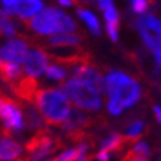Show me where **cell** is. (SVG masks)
<instances>
[{
	"mask_svg": "<svg viewBox=\"0 0 161 161\" xmlns=\"http://www.w3.org/2000/svg\"><path fill=\"white\" fill-rule=\"evenodd\" d=\"M22 111L25 112V123H24V127H27L28 130H36L39 132L42 130L44 126V121H43V117L40 114L39 109H36L34 107H30V105H25L22 108Z\"/></svg>",
	"mask_w": 161,
	"mask_h": 161,
	"instance_id": "14",
	"label": "cell"
},
{
	"mask_svg": "<svg viewBox=\"0 0 161 161\" xmlns=\"http://www.w3.org/2000/svg\"><path fill=\"white\" fill-rule=\"evenodd\" d=\"M107 33L112 42L118 40V22H107Z\"/></svg>",
	"mask_w": 161,
	"mask_h": 161,
	"instance_id": "24",
	"label": "cell"
},
{
	"mask_svg": "<svg viewBox=\"0 0 161 161\" xmlns=\"http://www.w3.org/2000/svg\"><path fill=\"white\" fill-rule=\"evenodd\" d=\"M133 154H137V155H143V157H148L151 155V151H149V147L147 145V142H137L135 148L132 149Z\"/></svg>",
	"mask_w": 161,
	"mask_h": 161,
	"instance_id": "21",
	"label": "cell"
},
{
	"mask_svg": "<svg viewBox=\"0 0 161 161\" xmlns=\"http://www.w3.org/2000/svg\"><path fill=\"white\" fill-rule=\"evenodd\" d=\"M143 129H145V124H143L142 121L133 123L132 126L127 129V137H130V139H133V141H137L139 136L142 135V132H143Z\"/></svg>",
	"mask_w": 161,
	"mask_h": 161,
	"instance_id": "19",
	"label": "cell"
},
{
	"mask_svg": "<svg viewBox=\"0 0 161 161\" xmlns=\"http://www.w3.org/2000/svg\"><path fill=\"white\" fill-rule=\"evenodd\" d=\"M78 157H80V154H78L77 148H74V149H68V151H65L64 154H61L56 158V161H75Z\"/></svg>",
	"mask_w": 161,
	"mask_h": 161,
	"instance_id": "20",
	"label": "cell"
},
{
	"mask_svg": "<svg viewBox=\"0 0 161 161\" xmlns=\"http://www.w3.org/2000/svg\"><path fill=\"white\" fill-rule=\"evenodd\" d=\"M158 121L161 123V114H160V115H158Z\"/></svg>",
	"mask_w": 161,
	"mask_h": 161,
	"instance_id": "35",
	"label": "cell"
},
{
	"mask_svg": "<svg viewBox=\"0 0 161 161\" xmlns=\"http://www.w3.org/2000/svg\"><path fill=\"white\" fill-rule=\"evenodd\" d=\"M27 53H28V44L22 39H12L3 46H0V59L5 61L21 64L24 62Z\"/></svg>",
	"mask_w": 161,
	"mask_h": 161,
	"instance_id": "7",
	"label": "cell"
},
{
	"mask_svg": "<svg viewBox=\"0 0 161 161\" xmlns=\"http://www.w3.org/2000/svg\"><path fill=\"white\" fill-rule=\"evenodd\" d=\"M87 123H89L87 115L80 111L78 108H74V109L69 111L68 117L64 120L61 127H62L65 132H68L69 136L73 137V139H80L81 137L80 130H83L84 127L87 126Z\"/></svg>",
	"mask_w": 161,
	"mask_h": 161,
	"instance_id": "9",
	"label": "cell"
},
{
	"mask_svg": "<svg viewBox=\"0 0 161 161\" xmlns=\"http://www.w3.org/2000/svg\"><path fill=\"white\" fill-rule=\"evenodd\" d=\"M34 103L43 120L50 126H61L71 111L69 98L61 89H39L36 92Z\"/></svg>",
	"mask_w": 161,
	"mask_h": 161,
	"instance_id": "1",
	"label": "cell"
},
{
	"mask_svg": "<svg viewBox=\"0 0 161 161\" xmlns=\"http://www.w3.org/2000/svg\"><path fill=\"white\" fill-rule=\"evenodd\" d=\"M0 118L5 123L6 130L10 133H18L24 130V111L9 96L0 95Z\"/></svg>",
	"mask_w": 161,
	"mask_h": 161,
	"instance_id": "6",
	"label": "cell"
},
{
	"mask_svg": "<svg viewBox=\"0 0 161 161\" xmlns=\"http://www.w3.org/2000/svg\"><path fill=\"white\" fill-rule=\"evenodd\" d=\"M96 158H98L99 161H109V154H108V151L102 149V151H101L98 155H96Z\"/></svg>",
	"mask_w": 161,
	"mask_h": 161,
	"instance_id": "28",
	"label": "cell"
},
{
	"mask_svg": "<svg viewBox=\"0 0 161 161\" xmlns=\"http://www.w3.org/2000/svg\"><path fill=\"white\" fill-rule=\"evenodd\" d=\"M132 9L139 15L145 14L148 9V0H132Z\"/></svg>",
	"mask_w": 161,
	"mask_h": 161,
	"instance_id": "22",
	"label": "cell"
},
{
	"mask_svg": "<svg viewBox=\"0 0 161 161\" xmlns=\"http://www.w3.org/2000/svg\"><path fill=\"white\" fill-rule=\"evenodd\" d=\"M77 14H78V16H80V18H81V19L87 24V27L90 28V31H92L93 34H95V36L101 34V25H99V21H98V18H96V16L90 12V10L78 9Z\"/></svg>",
	"mask_w": 161,
	"mask_h": 161,
	"instance_id": "16",
	"label": "cell"
},
{
	"mask_svg": "<svg viewBox=\"0 0 161 161\" xmlns=\"http://www.w3.org/2000/svg\"><path fill=\"white\" fill-rule=\"evenodd\" d=\"M103 18L107 22H118V12L115 10L114 6H111V8L103 10Z\"/></svg>",
	"mask_w": 161,
	"mask_h": 161,
	"instance_id": "23",
	"label": "cell"
},
{
	"mask_svg": "<svg viewBox=\"0 0 161 161\" xmlns=\"http://www.w3.org/2000/svg\"><path fill=\"white\" fill-rule=\"evenodd\" d=\"M62 90L78 108L89 109V111H98L102 102H101V95L99 90L93 84H90L86 80L73 77L67 80L61 86Z\"/></svg>",
	"mask_w": 161,
	"mask_h": 161,
	"instance_id": "4",
	"label": "cell"
},
{
	"mask_svg": "<svg viewBox=\"0 0 161 161\" xmlns=\"http://www.w3.org/2000/svg\"><path fill=\"white\" fill-rule=\"evenodd\" d=\"M154 111H155L157 117H158V115H160V114H161V109H160V107H155V108H154Z\"/></svg>",
	"mask_w": 161,
	"mask_h": 161,
	"instance_id": "32",
	"label": "cell"
},
{
	"mask_svg": "<svg viewBox=\"0 0 161 161\" xmlns=\"http://www.w3.org/2000/svg\"><path fill=\"white\" fill-rule=\"evenodd\" d=\"M80 43V37L73 33H56L49 39L50 46L56 47H65V46H75Z\"/></svg>",
	"mask_w": 161,
	"mask_h": 161,
	"instance_id": "15",
	"label": "cell"
},
{
	"mask_svg": "<svg viewBox=\"0 0 161 161\" xmlns=\"http://www.w3.org/2000/svg\"><path fill=\"white\" fill-rule=\"evenodd\" d=\"M95 2L98 3L99 9H102V10H105V9H108V8L114 6V2H112V0H95Z\"/></svg>",
	"mask_w": 161,
	"mask_h": 161,
	"instance_id": "27",
	"label": "cell"
},
{
	"mask_svg": "<svg viewBox=\"0 0 161 161\" xmlns=\"http://www.w3.org/2000/svg\"><path fill=\"white\" fill-rule=\"evenodd\" d=\"M47 64H49V56L43 50H30L24 59L25 73L31 77H40L43 73H46V68L49 67Z\"/></svg>",
	"mask_w": 161,
	"mask_h": 161,
	"instance_id": "8",
	"label": "cell"
},
{
	"mask_svg": "<svg viewBox=\"0 0 161 161\" xmlns=\"http://www.w3.org/2000/svg\"><path fill=\"white\" fill-rule=\"evenodd\" d=\"M61 6H71L73 5V0H56Z\"/></svg>",
	"mask_w": 161,
	"mask_h": 161,
	"instance_id": "30",
	"label": "cell"
},
{
	"mask_svg": "<svg viewBox=\"0 0 161 161\" xmlns=\"http://www.w3.org/2000/svg\"><path fill=\"white\" fill-rule=\"evenodd\" d=\"M59 145L61 143L58 141H55L44 129H42L27 142V145H25L27 160L25 161H42L50 152L58 149Z\"/></svg>",
	"mask_w": 161,
	"mask_h": 161,
	"instance_id": "5",
	"label": "cell"
},
{
	"mask_svg": "<svg viewBox=\"0 0 161 161\" xmlns=\"http://www.w3.org/2000/svg\"><path fill=\"white\" fill-rule=\"evenodd\" d=\"M108 111L111 112L112 115H120V114H121V111H123V107L117 102V101L109 99V101H108Z\"/></svg>",
	"mask_w": 161,
	"mask_h": 161,
	"instance_id": "25",
	"label": "cell"
},
{
	"mask_svg": "<svg viewBox=\"0 0 161 161\" xmlns=\"http://www.w3.org/2000/svg\"><path fill=\"white\" fill-rule=\"evenodd\" d=\"M124 161H148L143 155H137V154H133L132 151L127 154V157L124 158Z\"/></svg>",
	"mask_w": 161,
	"mask_h": 161,
	"instance_id": "26",
	"label": "cell"
},
{
	"mask_svg": "<svg viewBox=\"0 0 161 161\" xmlns=\"http://www.w3.org/2000/svg\"><path fill=\"white\" fill-rule=\"evenodd\" d=\"M46 75H47V78H52V80H64L67 75V69L62 65L55 64V65H50L46 68Z\"/></svg>",
	"mask_w": 161,
	"mask_h": 161,
	"instance_id": "18",
	"label": "cell"
},
{
	"mask_svg": "<svg viewBox=\"0 0 161 161\" xmlns=\"http://www.w3.org/2000/svg\"><path fill=\"white\" fill-rule=\"evenodd\" d=\"M21 77H22V69H21L19 64L0 59V80L3 83L12 86Z\"/></svg>",
	"mask_w": 161,
	"mask_h": 161,
	"instance_id": "13",
	"label": "cell"
},
{
	"mask_svg": "<svg viewBox=\"0 0 161 161\" xmlns=\"http://www.w3.org/2000/svg\"><path fill=\"white\" fill-rule=\"evenodd\" d=\"M152 53H154V56H155V61H157V64H158V67L161 68V47L154 49L152 50Z\"/></svg>",
	"mask_w": 161,
	"mask_h": 161,
	"instance_id": "29",
	"label": "cell"
},
{
	"mask_svg": "<svg viewBox=\"0 0 161 161\" xmlns=\"http://www.w3.org/2000/svg\"><path fill=\"white\" fill-rule=\"evenodd\" d=\"M160 161H161V157H160Z\"/></svg>",
	"mask_w": 161,
	"mask_h": 161,
	"instance_id": "37",
	"label": "cell"
},
{
	"mask_svg": "<svg viewBox=\"0 0 161 161\" xmlns=\"http://www.w3.org/2000/svg\"><path fill=\"white\" fill-rule=\"evenodd\" d=\"M105 90L109 99L117 101L123 108H130L141 98V86L123 73H109L105 78Z\"/></svg>",
	"mask_w": 161,
	"mask_h": 161,
	"instance_id": "3",
	"label": "cell"
},
{
	"mask_svg": "<svg viewBox=\"0 0 161 161\" xmlns=\"http://www.w3.org/2000/svg\"><path fill=\"white\" fill-rule=\"evenodd\" d=\"M0 130H2V129H0Z\"/></svg>",
	"mask_w": 161,
	"mask_h": 161,
	"instance_id": "38",
	"label": "cell"
},
{
	"mask_svg": "<svg viewBox=\"0 0 161 161\" xmlns=\"http://www.w3.org/2000/svg\"><path fill=\"white\" fill-rule=\"evenodd\" d=\"M30 28L42 36H50L56 33H73L77 25L67 14L56 8L42 9L30 19Z\"/></svg>",
	"mask_w": 161,
	"mask_h": 161,
	"instance_id": "2",
	"label": "cell"
},
{
	"mask_svg": "<svg viewBox=\"0 0 161 161\" xmlns=\"http://www.w3.org/2000/svg\"><path fill=\"white\" fill-rule=\"evenodd\" d=\"M157 42H158V44L161 46V34H158L157 36Z\"/></svg>",
	"mask_w": 161,
	"mask_h": 161,
	"instance_id": "34",
	"label": "cell"
},
{
	"mask_svg": "<svg viewBox=\"0 0 161 161\" xmlns=\"http://www.w3.org/2000/svg\"><path fill=\"white\" fill-rule=\"evenodd\" d=\"M50 161H56V160H50Z\"/></svg>",
	"mask_w": 161,
	"mask_h": 161,
	"instance_id": "36",
	"label": "cell"
},
{
	"mask_svg": "<svg viewBox=\"0 0 161 161\" xmlns=\"http://www.w3.org/2000/svg\"><path fill=\"white\" fill-rule=\"evenodd\" d=\"M16 30H15L14 22L8 18V15L0 10V34L6 36V37H10V36H15Z\"/></svg>",
	"mask_w": 161,
	"mask_h": 161,
	"instance_id": "17",
	"label": "cell"
},
{
	"mask_svg": "<svg viewBox=\"0 0 161 161\" xmlns=\"http://www.w3.org/2000/svg\"><path fill=\"white\" fill-rule=\"evenodd\" d=\"M43 9L42 0H14L10 15H16L21 19H31L36 14Z\"/></svg>",
	"mask_w": 161,
	"mask_h": 161,
	"instance_id": "10",
	"label": "cell"
},
{
	"mask_svg": "<svg viewBox=\"0 0 161 161\" xmlns=\"http://www.w3.org/2000/svg\"><path fill=\"white\" fill-rule=\"evenodd\" d=\"M12 90L22 101L33 103L34 102L36 92L39 90V86H37V81L34 80V77L28 75V77H21L16 83L12 84Z\"/></svg>",
	"mask_w": 161,
	"mask_h": 161,
	"instance_id": "11",
	"label": "cell"
},
{
	"mask_svg": "<svg viewBox=\"0 0 161 161\" xmlns=\"http://www.w3.org/2000/svg\"><path fill=\"white\" fill-rule=\"evenodd\" d=\"M154 31H155L157 34H161V21L160 19H158V22H157V27H155Z\"/></svg>",
	"mask_w": 161,
	"mask_h": 161,
	"instance_id": "31",
	"label": "cell"
},
{
	"mask_svg": "<svg viewBox=\"0 0 161 161\" xmlns=\"http://www.w3.org/2000/svg\"><path fill=\"white\" fill-rule=\"evenodd\" d=\"M75 161H87V158H86V157H84V155H80V157H78V158H77V160H75Z\"/></svg>",
	"mask_w": 161,
	"mask_h": 161,
	"instance_id": "33",
	"label": "cell"
},
{
	"mask_svg": "<svg viewBox=\"0 0 161 161\" xmlns=\"http://www.w3.org/2000/svg\"><path fill=\"white\" fill-rule=\"evenodd\" d=\"M22 147L10 137V132L6 129L0 130V161L14 160L21 155Z\"/></svg>",
	"mask_w": 161,
	"mask_h": 161,
	"instance_id": "12",
	"label": "cell"
}]
</instances>
